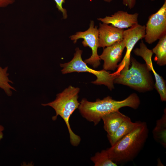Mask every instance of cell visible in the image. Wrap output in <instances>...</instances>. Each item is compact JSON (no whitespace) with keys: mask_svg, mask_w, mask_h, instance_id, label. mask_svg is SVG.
Instances as JSON below:
<instances>
[{"mask_svg":"<svg viewBox=\"0 0 166 166\" xmlns=\"http://www.w3.org/2000/svg\"><path fill=\"white\" fill-rule=\"evenodd\" d=\"M4 129V127L2 125H0V142L3 137V131Z\"/></svg>","mask_w":166,"mask_h":166,"instance_id":"7402d4cb","label":"cell"},{"mask_svg":"<svg viewBox=\"0 0 166 166\" xmlns=\"http://www.w3.org/2000/svg\"><path fill=\"white\" fill-rule=\"evenodd\" d=\"M151 1H155V0H151Z\"/></svg>","mask_w":166,"mask_h":166,"instance_id":"cb8c5ba5","label":"cell"},{"mask_svg":"<svg viewBox=\"0 0 166 166\" xmlns=\"http://www.w3.org/2000/svg\"><path fill=\"white\" fill-rule=\"evenodd\" d=\"M99 32V48H104L123 40L124 29L112 25L100 23Z\"/></svg>","mask_w":166,"mask_h":166,"instance_id":"7c38bea8","label":"cell"},{"mask_svg":"<svg viewBox=\"0 0 166 166\" xmlns=\"http://www.w3.org/2000/svg\"><path fill=\"white\" fill-rule=\"evenodd\" d=\"M133 52L135 55L141 57L144 59L148 69L153 72L155 79L154 88L159 93L161 100L163 101H166V81L154 69L152 60L153 54L152 50L148 49L142 41L140 44L139 48L134 49Z\"/></svg>","mask_w":166,"mask_h":166,"instance_id":"9c48e42d","label":"cell"},{"mask_svg":"<svg viewBox=\"0 0 166 166\" xmlns=\"http://www.w3.org/2000/svg\"><path fill=\"white\" fill-rule=\"evenodd\" d=\"M152 133L154 140L164 148L166 147V109L161 117L156 121V125Z\"/></svg>","mask_w":166,"mask_h":166,"instance_id":"9a60e30c","label":"cell"},{"mask_svg":"<svg viewBox=\"0 0 166 166\" xmlns=\"http://www.w3.org/2000/svg\"><path fill=\"white\" fill-rule=\"evenodd\" d=\"M148 133L146 123L139 121L131 132L106 149L109 158L117 165L132 161L143 148Z\"/></svg>","mask_w":166,"mask_h":166,"instance_id":"6da1fadb","label":"cell"},{"mask_svg":"<svg viewBox=\"0 0 166 166\" xmlns=\"http://www.w3.org/2000/svg\"><path fill=\"white\" fill-rule=\"evenodd\" d=\"M104 1L108 2H111L113 0H103Z\"/></svg>","mask_w":166,"mask_h":166,"instance_id":"603a6c76","label":"cell"},{"mask_svg":"<svg viewBox=\"0 0 166 166\" xmlns=\"http://www.w3.org/2000/svg\"><path fill=\"white\" fill-rule=\"evenodd\" d=\"M159 40L158 43L152 51L155 54V61L158 65L162 66L166 64V34Z\"/></svg>","mask_w":166,"mask_h":166,"instance_id":"2e32d148","label":"cell"},{"mask_svg":"<svg viewBox=\"0 0 166 166\" xmlns=\"http://www.w3.org/2000/svg\"><path fill=\"white\" fill-rule=\"evenodd\" d=\"M56 4V7L59 11L62 13L63 19H65L67 17V10L62 6L63 3H65V0H54Z\"/></svg>","mask_w":166,"mask_h":166,"instance_id":"d6986e66","label":"cell"},{"mask_svg":"<svg viewBox=\"0 0 166 166\" xmlns=\"http://www.w3.org/2000/svg\"><path fill=\"white\" fill-rule=\"evenodd\" d=\"M80 90L78 87L70 85L61 93L57 94L53 101L42 104L43 106H50L54 110L56 114L52 117L53 121L56 120L58 116L63 119L69 134L70 143L74 146L79 145L81 138L72 131L69 123V119L72 114L79 106L80 103L78 99Z\"/></svg>","mask_w":166,"mask_h":166,"instance_id":"3957f363","label":"cell"},{"mask_svg":"<svg viewBox=\"0 0 166 166\" xmlns=\"http://www.w3.org/2000/svg\"><path fill=\"white\" fill-rule=\"evenodd\" d=\"M166 34V0L160 8L149 16L145 26L144 38L151 44Z\"/></svg>","mask_w":166,"mask_h":166,"instance_id":"52a82bcc","label":"cell"},{"mask_svg":"<svg viewBox=\"0 0 166 166\" xmlns=\"http://www.w3.org/2000/svg\"><path fill=\"white\" fill-rule=\"evenodd\" d=\"M123 4L131 9L135 6L136 0H122Z\"/></svg>","mask_w":166,"mask_h":166,"instance_id":"ffe728a7","label":"cell"},{"mask_svg":"<svg viewBox=\"0 0 166 166\" xmlns=\"http://www.w3.org/2000/svg\"><path fill=\"white\" fill-rule=\"evenodd\" d=\"M7 69V67L3 69L0 66V88L3 89L8 95L11 96L12 94L11 89H15L9 83H12V82L9 79Z\"/></svg>","mask_w":166,"mask_h":166,"instance_id":"ac0fdd59","label":"cell"},{"mask_svg":"<svg viewBox=\"0 0 166 166\" xmlns=\"http://www.w3.org/2000/svg\"><path fill=\"white\" fill-rule=\"evenodd\" d=\"M82 51L77 47L75 49V52L73 59L69 62L60 64L62 68L61 72L65 74L73 72H87L91 73L97 77V79L91 82L97 85H104L107 86L111 90L114 88V80L117 73L115 72L110 73L104 69L96 70L92 69L87 66L83 61L81 57Z\"/></svg>","mask_w":166,"mask_h":166,"instance_id":"5b68a950","label":"cell"},{"mask_svg":"<svg viewBox=\"0 0 166 166\" xmlns=\"http://www.w3.org/2000/svg\"><path fill=\"white\" fill-rule=\"evenodd\" d=\"M128 117L119 110L103 116L101 120L104 122V128L107 132V135H113Z\"/></svg>","mask_w":166,"mask_h":166,"instance_id":"4fadbf2b","label":"cell"},{"mask_svg":"<svg viewBox=\"0 0 166 166\" xmlns=\"http://www.w3.org/2000/svg\"><path fill=\"white\" fill-rule=\"evenodd\" d=\"M145 35V26L138 24L124 30L123 40L126 51L122 60L118 65L116 72L124 71L129 68L131 52L137 42L144 38Z\"/></svg>","mask_w":166,"mask_h":166,"instance_id":"ba28073f","label":"cell"},{"mask_svg":"<svg viewBox=\"0 0 166 166\" xmlns=\"http://www.w3.org/2000/svg\"><path fill=\"white\" fill-rule=\"evenodd\" d=\"M15 1V0H0V8L6 7Z\"/></svg>","mask_w":166,"mask_h":166,"instance_id":"44dd1931","label":"cell"},{"mask_svg":"<svg viewBox=\"0 0 166 166\" xmlns=\"http://www.w3.org/2000/svg\"><path fill=\"white\" fill-rule=\"evenodd\" d=\"M139 121L132 122L128 117L120 125L115 132L110 136L107 135L111 146L131 132L139 124Z\"/></svg>","mask_w":166,"mask_h":166,"instance_id":"5bb4252c","label":"cell"},{"mask_svg":"<svg viewBox=\"0 0 166 166\" xmlns=\"http://www.w3.org/2000/svg\"><path fill=\"white\" fill-rule=\"evenodd\" d=\"M139 14H130L122 10L118 11L111 16L99 18L97 20L103 23L111 25L118 28L124 29L131 27L138 24Z\"/></svg>","mask_w":166,"mask_h":166,"instance_id":"8fae6325","label":"cell"},{"mask_svg":"<svg viewBox=\"0 0 166 166\" xmlns=\"http://www.w3.org/2000/svg\"><path fill=\"white\" fill-rule=\"evenodd\" d=\"M80 103L78 109L81 115L88 121L93 122L96 126L104 115L125 107L136 109L140 102L137 94L133 93L121 101L115 100L108 96L102 100L97 99L95 102L89 101L84 98Z\"/></svg>","mask_w":166,"mask_h":166,"instance_id":"7a4b0ae2","label":"cell"},{"mask_svg":"<svg viewBox=\"0 0 166 166\" xmlns=\"http://www.w3.org/2000/svg\"><path fill=\"white\" fill-rule=\"evenodd\" d=\"M125 47V43L123 40L104 49L102 54L99 56L100 59L104 61V69L113 71L116 70L118 67V63L122 58Z\"/></svg>","mask_w":166,"mask_h":166,"instance_id":"30bf717a","label":"cell"},{"mask_svg":"<svg viewBox=\"0 0 166 166\" xmlns=\"http://www.w3.org/2000/svg\"><path fill=\"white\" fill-rule=\"evenodd\" d=\"M74 43L79 39H83L82 43L85 47H89L91 49L92 54L90 57L85 60L84 61L87 64L91 65L94 68H96L101 64V60L97 53L99 48V32L97 26H94V22L91 21L89 27L84 31H79L69 37Z\"/></svg>","mask_w":166,"mask_h":166,"instance_id":"8992f818","label":"cell"},{"mask_svg":"<svg viewBox=\"0 0 166 166\" xmlns=\"http://www.w3.org/2000/svg\"><path fill=\"white\" fill-rule=\"evenodd\" d=\"M131 65L124 71L118 73L114 83L128 86L139 92H144L153 90L154 84L151 71L146 64H142L130 57Z\"/></svg>","mask_w":166,"mask_h":166,"instance_id":"277c9868","label":"cell"},{"mask_svg":"<svg viewBox=\"0 0 166 166\" xmlns=\"http://www.w3.org/2000/svg\"><path fill=\"white\" fill-rule=\"evenodd\" d=\"M90 159L94 163L95 166H117L110 159L106 150L97 152Z\"/></svg>","mask_w":166,"mask_h":166,"instance_id":"e0dca14e","label":"cell"}]
</instances>
